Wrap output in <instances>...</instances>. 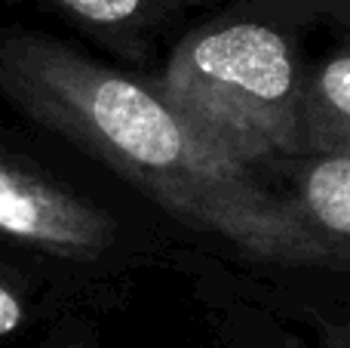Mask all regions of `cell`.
I'll use <instances>...</instances> for the list:
<instances>
[{
	"mask_svg": "<svg viewBox=\"0 0 350 348\" xmlns=\"http://www.w3.org/2000/svg\"><path fill=\"white\" fill-rule=\"evenodd\" d=\"M0 92L31 121L111 164L185 225L271 262L345 265L298 222L289 201L203 145L154 86L53 37L0 31Z\"/></svg>",
	"mask_w": 350,
	"mask_h": 348,
	"instance_id": "cell-1",
	"label": "cell"
},
{
	"mask_svg": "<svg viewBox=\"0 0 350 348\" xmlns=\"http://www.w3.org/2000/svg\"><path fill=\"white\" fill-rule=\"evenodd\" d=\"M301 80L289 31L258 10L191 31L172 49L157 92L203 145L249 170L298 158Z\"/></svg>",
	"mask_w": 350,
	"mask_h": 348,
	"instance_id": "cell-2",
	"label": "cell"
},
{
	"mask_svg": "<svg viewBox=\"0 0 350 348\" xmlns=\"http://www.w3.org/2000/svg\"><path fill=\"white\" fill-rule=\"evenodd\" d=\"M0 232L71 259H96L114 240V219L90 201L0 160Z\"/></svg>",
	"mask_w": 350,
	"mask_h": 348,
	"instance_id": "cell-3",
	"label": "cell"
},
{
	"mask_svg": "<svg viewBox=\"0 0 350 348\" xmlns=\"http://www.w3.org/2000/svg\"><path fill=\"white\" fill-rule=\"evenodd\" d=\"M289 207L314 238L347 262L350 151L304 158L301 170L295 173V201H289Z\"/></svg>",
	"mask_w": 350,
	"mask_h": 348,
	"instance_id": "cell-4",
	"label": "cell"
},
{
	"mask_svg": "<svg viewBox=\"0 0 350 348\" xmlns=\"http://www.w3.org/2000/svg\"><path fill=\"white\" fill-rule=\"evenodd\" d=\"M350 151V59H326L298 92V158Z\"/></svg>",
	"mask_w": 350,
	"mask_h": 348,
	"instance_id": "cell-5",
	"label": "cell"
},
{
	"mask_svg": "<svg viewBox=\"0 0 350 348\" xmlns=\"http://www.w3.org/2000/svg\"><path fill=\"white\" fill-rule=\"evenodd\" d=\"M43 3L98 34L135 37L157 28L172 12L203 0H43Z\"/></svg>",
	"mask_w": 350,
	"mask_h": 348,
	"instance_id": "cell-6",
	"label": "cell"
},
{
	"mask_svg": "<svg viewBox=\"0 0 350 348\" xmlns=\"http://www.w3.org/2000/svg\"><path fill=\"white\" fill-rule=\"evenodd\" d=\"M25 321V306L18 299L16 290H10L6 284H0V336H10L12 330H18Z\"/></svg>",
	"mask_w": 350,
	"mask_h": 348,
	"instance_id": "cell-7",
	"label": "cell"
}]
</instances>
